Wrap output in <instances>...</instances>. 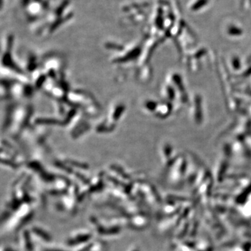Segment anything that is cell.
<instances>
[{
	"label": "cell",
	"mask_w": 251,
	"mask_h": 251,
	"mask_svg": "<svg viewBox=\"0 0 251 251\" xmlns=\"http://www.w3.org/2000/svg\"><path fill=\"white\" fill-rule=\"evenodd\" d=\"M27 232H23L22 237H21V244L23 250L25 251H32V247L31 246V241L28 236Z\"/></svg>",
	"instance_id": "6da1fadb"
}]
</instances>
